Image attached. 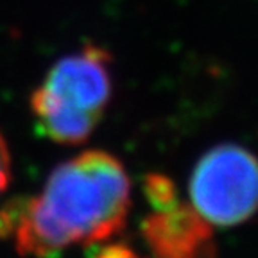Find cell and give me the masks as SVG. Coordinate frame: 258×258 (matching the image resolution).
<instances>
[{
  "label": "cell",
  "instance_id": "6da1fadb",
  "mask_svg": "<svg viewBox=\"0 0 258 258\" xmlns=\"http://www.w3.org/2000/svg\"><path fill=\"white\" fill-rule=\"evenodd\" d=\"M124 165L104 151L61 163L38 198L18 199L11 237L22 256L54 258L76 244H97L120 233L131 205Z\"/></svg>",
  "mask_w": 258,
  "mask_h": 258
},
{
  "label": "cell",
  "instance_id": "7a4b0ae2",
  "mask_svg": "<svg viewBox=\"0 0 258 258\" xmlns=\"http://www.w3.org/2000/svg\"><path fill=\"white\" fill-rule=\"evenodd\" d=\"M188 192L206 222L242 224L258 212V158L237 144L217 145L194 167Z\"/></svg>",
  "mask_w": 258,
  "mask_h": 258
},
{
  "label": "cell",
  "instance_id": "3957f363",
  "mask_svg": "<svg viewBox=\"0 0 258 258\" xmlns=\"http://www.w3.org/2000/svg\"><path fill=\"white\" fill-rule=\"evenodd\" d=\"M109 61V52L88 43L57 61L38 90L67 108L101 120L113 92Z\"/></svg>",
  "mask_w": 258,
  "mask_h": 258
},
{
  "label": "cell",
  "instance_id": "277c9868",
  "mask_svg": "<svg viewBox=\"0 0 258 258\" xmlns=\"http://www.w3.org/2000/svg\"><path fill=\"white\" fill-rule=\"evenodd\" d=\"M142 231L153 258H215L212 230L192 206L177 203L156 210L144 221Z\"/></svg>",
  "mask_w": 258,
  "mask_h": 258
},
{
  "label": "cell",
  "instance_id": "5b68a950",
  "mask_svg": "<svg viewBox=\"0 0 258 258\" xmlns=\"http://www.w3.org/2000/svg\"><path fill=\"white\" fill-rule=\"evenodd\" d=\"M31 108L38 120V129L41 131V135L56 144H83L88 140L93 129L101 122L92 115L76 111L52 101L40 90L32 93Z\"/></svg>",
  "mask_w": 258,
  "mask_h": 258
},
{
  "label": "cell",
  "instance_id": "8992f818",
  "mask_svg": "<svg viewBox=\"0 0 258 258\" xmlns=\"http://www.w3.org/2000/svg\"><path fill=\"white\" fill-rule=\"evenodd\" d=\"M145 196L156 210H169L177 205L174 183L161 174H149L145 177Z\"/></svg>",
  "mask_w": 258,
  "mask_h": 258
},
{
  "label": "cell",
  "instance_id": "52a82bcc",
  "mask_svg": "<svg viewBox=\"0 0 258 258\" xmlns=\"http://www.w3.org/2000/svg\"><path fill=\"white\" fill-rule=\"evenodd\" d=\"M92 258H140V254L125 244H106L99 247Z\"/></svg>",
  "mask_w": 258,
  "mask_h": 258
},
{
  "label": "cell",
  "instance_id": "ba28073f",
  "mask_svg": "<svg viewBox=\"0 0 258 258\" xmlns=\"http://www.w3.org/2000/svg\"><path fill=\"white\" fill-rule=\"evenodd\" d=\"M9 181H11V156L4 137L0 135V194L8 188Z\"/></svg>",
  "mask_w": 258,
  "mask_h": 258
}]
</instances>
